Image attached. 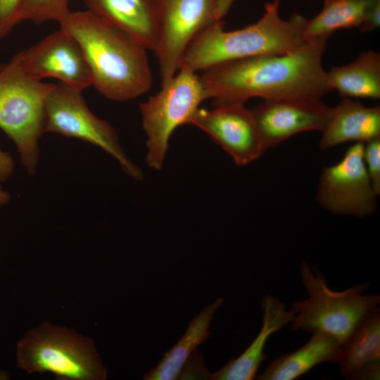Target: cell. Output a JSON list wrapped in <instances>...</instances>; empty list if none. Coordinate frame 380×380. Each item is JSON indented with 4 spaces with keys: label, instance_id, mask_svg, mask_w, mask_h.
Wrapping results in <instances>:
<instances>
[{
    "label": "cell",
    "instance_id": "obj_8",
    "mask_svg": "<svg viewBox=\"0 0 380 380\" xmlns=\"http://www.w3.org/2000/svg\"><path fill=\"white\" fill-rule=\"evenodd\" d=\"M80 90L59 82L49 94L44 110V133L76 138L96 146L113 157L132 179L143 177L141 169L126 155L115 129L88 108Z\"/></svg>",
    "mask_w": 380,
    "mask_h": 380
},
{
    "label": "cell",
    "instance_id": "obj_13",
    "mask_svg": "<svg viewBox=\"0 0 380 380\" xmlns=\"http://www.w3.org/2000/svg\"><path fill=\"white\" fill-rule=\"evenodd\" d=\"M321 99L265 100L252 110L265 151L297 134L321 131L330 113Z\"/></svg>",
    "mask_w": 380,
    "mask_h": 380
},
{
    "label": "cell",
    "instance_id": "obj_24",
    "mask_svg": "<svg viewBox=\"0 0 380 380\" xmlns=\"http://www.w3.org/2000/svg\"><path fill=\"white\" fill-rule=\"evenodd\" d=\"M24 0H0V39L18 24V17Z\"/></svg>",
    "mask_w": 380,
    "mask_h": 380
},
{
    "label": "cell",
    "instance_id": "obj_14",
    "mask_svg": "<svg viewBox=\"0 0 380 380\" xmlns=\"http://www.w3.org/2000/svg\"><path fill=\"white\" fill-rule=\"evenodd\" d=\"M262 325L253 342L236 358L229 360L214 373L213 380H253L266 356L264 349L272 334L291 323L295 312L287 310L286 305L278 298L266 295L262 300Z\"/></svg>",
    "mask_w": 380,
    "mask_h": 380
},
{
    "label": "cell",
    "instance_id": "obj_10",
    "mask_svg": "<svg viewBox=\"0 0 380 380\" xmlns=\"http://www.w3.org/2000/svg\"><path fill=\"white\" fill-rule=\"evenodd\" d=\"M363 149L364 143L355 142L338 163L323 169L317 200L324 208L358 217L375 210L377 194L364 163Z\"/></svg>",
    "mask_w": 380,
    "mask_h": 380
},
{
    "label": "cell",
    "instance_id": "obj_3",
    "mask_svg": "<svg viewBox=\"0 0 380 380\" xmlns=\"http://www.w3.org/2000/svg\"><path fill=\"white\" fill-rule=\"evenodd\" d=\"M279 6L274 1L267 3L256 23L239 30H225L222 20L209 26L190 43L181 67L196 72L220 63L298 49L305 43L303 32L308 20L299 13L284 20Z\"/></svg>",
    "mask_w": 380,
    "mask_h": 380
},
{
    "label": "cell",
    "instance_id": "obj_18",
    "mask_svg": "<svg viewBox=\"0 0 380 380\" xmlns=\"http://www.w3.org/2000/svg\"><path fill=\"white\" fill-rule=\"evenodd\" d=\"M330 90L342 98H380V53L374 51L361 53L353 61L333 66L327 71Z\"/></svg>",
    "mask_w": 380,
    "mask_h": 380
},
{
    "label": "cell",
    "instance_id": "obj_22",
    "mask_svg": "<svg viewBox=\"0 0 380 380\" xmlns=\"http://www.w3.org/2000/svg\"><path fill=\"white\" fill-rule=\"evenodd\" d=\"M69 0H24L20 10L18 23L29 20L39 25L47 21L58 23L70 11Z\"/></svg>",
    "mask_w": 380,
    "mask_h": 380
},
{
    "label": "cell",
    "instance_id": "obj_16",
    "mask_svg": "<svg viewBox=\"0 0 380 380\" xmlns=\"http://www.w3.org/2000/svg\"><path fill=\"white\" fill-rule=\"evenodd\" d=\"M322 132L319 147L322 150L348 141L365 143L380 137V106L367 107L352 99L343 98L331 108Z\"/></svg>",
    "mask_w": 380,
    "mask_h": 380
},
{
    "label": "cell",
    "instance_id": "obj_6",
    "mask_svg": "<svg viewBox=\"0 0 380 380\" xmlns=\"http://www.w3.org/2000/svg\"><path fill=\"white\" fill-rule=\"evenodd\" d=\"M54 85L30 77L15 56L0 67V129L15 144L30 175L38 167L44 105Z\"/></svg>",
    "mask_w": 380,
    "mask_h": 380
},
{
    "label": "cell",
    "instance_id": "obj_26",
    "mask_svg": "<svg viewBox=\"0 0 380 380\" xmlns=\"http://www.w3.org/2000/svg\"><path fill=\"white\" fill-rule=\"evenodd\" d=\"M380 25V0H375L372 4L365 18L359 27L362 32L372 31Z\"/></svg>",
    "mask_w": 380,
    "mask_h": 380
},
{
    "label": "cell",
    "instance_id": "obj_20",
    "mask_svg": "<svg viewBox=\"0 0 380 380\" xmlns=\"http://www.w3.org/2000/svg\"><path fill=\"white\" fill-rule=\"evenodd\" d=\"M222 298L206 306L189 322L188 328L176 344L165 353L159 363L147 372L146 380H175L198 346L210 335V325L216 311L222 304Z\"/></svg>",
    "mask_w": 380,
    "mask_h": 380
},
{
    "label": "cell",
    "instance_id": "obj_25",
    "mask_svg": "<svg viewBox=\"0 0 380 380\" xmlns=\"http://www.w3.org/2000/svg\"><path fill=\"white\" fill-rule=\"evenodd\" d=\"M211 373L205 366L202 355L196 350L184 365L178 379H210Z\"/></svg>",
    "mask_w": 380,
    "mask_h": 380
},
{
    "label": "cell",
    "instance_id": "obj_4",
    "mask_svg": "<svg viewBox=\"0 0 380 380\" xmlns=\"http://www.w3.org/2000/svg\"><path fill=\"white\" fill-rule=\"evenodd\" d=\"M15 354L18 367L27 374L51 373L63 380L107 379L91 338L49 322L27 331L18 341Z\"/></svg>",
    "mask_w": 380,
    "mask_h": 380
},
{
    "label": "cell",
    "instance_id": "obj_21",
    "mask_svg": "<svg viewBox=\"0 0 380 380\" xmlns=\"http://www.w3.org/2000/svg\"><path fill=\"white\" fill-rule=\"evenodd\" d=\"M375 0H324L321 11L307 20L305 41L328 36L340 29L360 27Z\"/></svg>",
    "mask_w": 380,
    "mask_h": 380
},
{
    "label": "cell",
    "instance_id": "obj_30",
    "mask_svg": "<svg viewBox=\"0 0 380 380\" xmlns=\"http://www.w3.org/2000/svg\"><path fill=\"white\" fill-rule=\"evenodd\" d=\"M9 379L10 375L7 371L0 370V380H7Z\"/></svg>",
    "mask_w": 380,
    "mask_h": 380
},
{
    "label": "cell",
    "instance_id": "obj_19",
    "mask_svg": "<svg viewBox=\"0 0 380 380\" xmlns=\"http://www.w3.org/2000/svg\"><path fill=\"white\" fill-rule=\"evenodd\" d=\"M380 362V308L372 309L342 344L336 363L348 379Z\"/></svg>",
    "mask_w": 380,
    "mask_h": 380
},
{
    "label": "cell",
    "instance_id": "obj_28",
    "mask_svg": "<svg viewBox=\"0 0 380 380\" xmlns=\"http://www.w3.org/2000/svg\"><path fill=\"white\" fill-rule=\"evenodd\" d=\"M380 362L372 364L360 371L353 380L379 379Z\"/></svg>",
    "mask_w": 380,
    "mask_h": 380
},
{
    "label": "cell",
    "instance_id": "obj_7",
    "mask_svg": "<svg viewBox=\"0 0 380 380\" xmlns=\"http://www.w3.org/2000/svg\"><path fill=\"white\" fill-rule=\"evenodd\" d=\"M161 89L139 105L146 135V163L160 170L165 163L171 136L189 121L206 99L196 72L181 67Z\"/></svg>",
    "mask_w": 380,
    "mask_h": 380
},
{
    "label": "cell",
    "instance_id": "obj_15",
    "mask_svg": "<svg viewBox=\"0 0 380 380\" xmlns=\"http://www.w3.org/2000/svg\"><path fill=\"white\" fill-rule=\"evenodd\" d=\"M87 10L154 52L158 39V0H84Z\"/></svg>",
    "mask_w": 380,
    "mask_h": 380
},
{
    "label": "cell",
    "instance_id": "obj_2",
    "mask_svg": "<svg viewBox=\"0 0 380 380\" xmlns=\"http://www.w3.org/2000/svg\"><path fill=\"white\" fill-rule=\"evenodd\" d=\"M59 24L80 45L102 96L127 101L150 89L148 50L137 39L89 10L70 11Z\"/></svg>",
    "mask_w": 380,
    "mask_h": 380
},
{
    "label": "cell",
    "instance_id": "obj_9",
    "mask_svg": "<svg viewBox=\"0 0 380 380\" xmlns=\"http://www.w3.org/2000/svg\"><path fill=\"white\" fill-rule=\"evenodd\" d=\"M234 0H158V39L154 53L161 84L179 70L184 54L194 39L221 21Z\"/></svg>",
    "mask_w": 380,
    "mask_h": 380
},
{
    "label": "cell",
    "instance_id": "obj_31",
    "mask_svg": "<svg viewBox=\"0 0 380 380\" xmlns=\"http://www.w3.org/2000/svg\"><path fill=\"white\" fill-rule=\"evenodd\" d=\"M273 1H274L276 3H278V4H280L281 0H273Z\"/></svg>",
    "mask_w": 380,
    "mask_h": 380
},
{
    "label": "cell",
    "instance_id": "obj_17",
    "mask_svg": "<svg viewBox=\"0 0 380 380\" xmlns=\"http://www.w3.org/2000/svg\"><path fill=\"white\" fill-rule=\"evenodd\" d=\"M341 344L331 336L315 332L310 340L294 352L276 357L264 372L257 375L259 380H293L308 373L317 365L336 362Z\"/></svg>",
    "mask_w": 380,
    "mask_h": 380
},
{
    "label": "cell",
    "instance_id": "obj_11",
    "mask_svg": "<svg viewBox=\"0 0 380 380\" xmlns=\"http://www.w3.org/2000/svg\"><path fill=\"white\" fill-rule=\"evenodd\" d=\"M15 56L34 80L53 77L80 91L92 86V75L80 45L61 27Z\"/></svg>",
    "mask_w": 380,
    "mask_h": 380
},
{
    "label": "cell",
    "instance_id": "obj_12",
    "mask_svg": "<svg viewBox=\"0 0 380 380\" xmlns=\"http://www.w3.org/2000/svg\"><path fill=\"white\" fill-rule=\"evenodd\" d=\"M188 125L209 135L239 166L253 162L265 151L252 110L244 104L199 108Z\"/></svg>",
    "mask_w": 380,
    "mask_h": 380
},
{
    "label": "cell",
    "instance_id": "obj_27",
    "mask_svg": "<svg viewBox=\"0 0 380 380\" xmlns=\"http://www.w3.org/2000/svg\"><path fill=\"white\" fill-rule=\"evenodd\" d=\"M14 170V162L8 152L0 149V182L8 179Z\"/></svg>",
    "mask_w": 380,
    "mask_h": 380
},
{
    "label": "cell",
    "instance_id": "obj_29",
    "mask_svg": "<svg viewBox=\"0 0 380 380\" xmlns=\"http://www.w3.org/2000/svg\"><path fill=\"white\" fill-rule=\"evenodd\" d=\"M10 198L11 196L9 193L4 190L0 184V208L8 203Z\"/></svg>",
    "mask_w": 380,
    "mask_h": 380
},
{
    "label": "cell",
    "instance_id": "obj_5",
    "mask_svg": "<svg viewBox=\"0 0 380 380\" xmlns=\"http://www.w3.org/2000/svg\"><path fill=\"white\" fill-rule=\"evenodd\" d=\"M300 272L308 297L292 303L295 316L291 331L324 333L342 346L364 316L380 303L379 293H364L369 283L336 291L329 288L324 275L315 266L311 269L306 261L301 262Z\"/></svg>",
    "mask_w": 380,
    "mask_h": 380
},
{
    "label": "cell",
    "instance_id": "obj_23",
    "mask_svg": "<svg viewBox=\"0 0 380 380\" xmlns=\"http://www.w3.org/2000/svg\"><path fill=\"white\" fill-rule=\"evenodd\" d=\"M364 163L372 186L380 194V137L364 143Z\"/></svg>",
    "mask_w": 380,
    "mask_h": 380
},
{
    "label": "cell",
    "instance_id": "obj_1",
    "mask_svg": "<svg viewBox=\"0 0 380 380\" xmlns=\"http://www.w3.org/2000/svg\"><path fill=\"white\" fill-rule=\"evenodd\" d=\"M329 37L308 41L285 54L262 55L220 63L200 76L213 106L241 103L255 97L322 99L330 91L322 56Z\"/></svg>",
    "mask_w": 380,
    "mask_h": 380
}]
</instances>
